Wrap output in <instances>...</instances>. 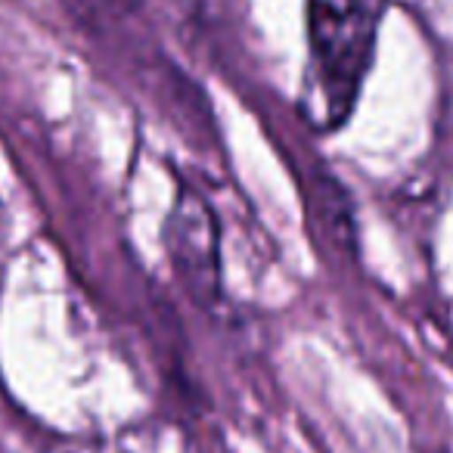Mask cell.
<instances>
[{
	"mask_svg": "<svg viewBox=\"0 0 453 453\" xmlns=\"http://www.w3.org/2000/svg\"><path fill=\"white\" fill-rule=\"evenodd\" d=\"M385 0H308L311 75L333 121L351 109L370 65Z\"/></svg>",
	"mask_w": 453,
	"mask_h": 453,
	"instance_id": "obj_1",
	"label": "cell"
}]
</instances>
